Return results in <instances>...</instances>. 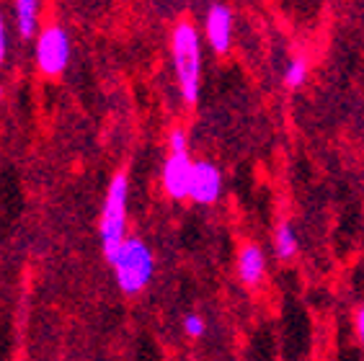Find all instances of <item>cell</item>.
Wrapping results in <instances>:
<instances>
[{
	"label": "cell",
	"mask_w": 364,
	"mask_h": 361,
	"mask_svg": "<svg viewBox=\"0 0 364 361\" xmlns=\"http://www.w3.org/2000/svg\"><path fill=\"white\" fill-rule=\"evenodd\" d=\"M36 11H39V0H16V18H18V31L23 39L34 36Z\"/></svg>",
	"instance_id": "10"
},
{
	"label": "cell",
	"mask_w": 364,
	"mask_h": 361,
	"mask_svg": "<svg viewBox=\"0 0 364 361\" xmlns=\"http://www.w3.org/2000/svg\"><path fill=\"white\" fill-rule=\"evenodd\" d=\"M127 207H129V178H127V173H117L106 188L101 222H98L101 250H104V258L109 264L117 258L122 243L127 240Z\"/></svg>",
	"instance_id": "1"
},
{
	"label": "cell",
	"mask_w": 364,
	"mask_h": 361,
	"mask_svg": "<svg viewBox=\"0 0 364 361\" xmlns=\"http://www.w3.org/2000/svg\"><path fill=\"white\" fill-rule=\"evenodd\" d=\"M238 279L245 286H259L267 279V256L261 245L245 243L238 253Z\"/></svg>",
	"instance_id": "8"
},
{
	"label": "cell",
	"mask_w": 364,
	"mask_h": 361,
	"mask_svg": "<svg viewBox=\"0 0 364 361\" xmlns=\"http://www.w3.org/2000/svg\"><path fill=\"white\" fill-rule=\"evenodd\" d=\"M114 276H117V286L119 292H124L127 297L140 294L155 274V256L150 245L140 237H127L122 243L119 253L112 261Z\"/></svg>",
	"instance_id": "2"
},
{
	"label": "cell",
	"mask_w": 364,
	"mask_h": 361,
	"mask_svg": "<svg viewBox=\"0 0 364 361\" xmlns=\"http://www.w3.org/2000/svg\"><path fill=\"white\" fill-rule=\"evenodd\" d=\"M297 232L289 222H282L274 232V250H277V258L279 261H289L297 253Z\"/></svg>",
	"instance_id": "9"
},
{
	"label": "cell",
	"mask_w": 364,
	"mask_h": 361,
	"mask_svg": "<svg viewBox=\"0 0 364 361\" xmlns=\"http://www.w3.org/2000/svg\"><path fill=\"white\" fill-rule=\"evenodd\" d=\"M223 194V173L220 168L210 160H199L194 163V173H191V188L189 199L196 204H215Z\"/></svg>",
	"instance_id": "6"
},
{
	"label": "cell",
	"mask_w": 364,
	"mask_h": 361,
	"mask_svg": "<svg viewBox=\"0 0 364 361\" xmlns=\"http://www.w3.org/2000/svg\"><path fill=\"white\" fill-rule=\"evenodd\" d=\"M173 63L183 101L196 104L202 63H199V31L194 28V23L181 21L173 28Z\"/></svg>",
	"instance_id": "3"
},
{
	"label": "cell",
	"mask_w": 364,
	"mask_h": 361,
	"mask_svg": "<svg viewBox=\"0 0 364 361\" xmlns=\"http://www.w3.org/2000/svg\"><path fill=\"white\" fill-rule=\"evenodd\" d=\"M305 77H308V63H305V57H294L292 63L287 65L284 70V85L287 88H300L305 83Z\"/></svg>",
	"instance_id": "11"
},
{
	"label": "cell",
	"mask_w": 364,
	"mask_h": 361,
	"mask_svg": "<svg viewBox=\"0 0 364 361\" xmlns=\"http://www.w3.org/2000/svg\"><path fill=\"white\" fill-rule=\"evenodd\" d=\"M0 98H3V88H0Z\"/></svg>",
	"instance_id": "16"
},
{
	"label": "cell",
	"mask_w": 364,
	"mask_h": 361,
	"mask_svg": "<svg viewBox=\"0 0 364 361\" xmlns=\"http://www.w3.org/2000/svg\"><path fill=\"white\" fill-rule=\"evenodd\" d=\"M354 328H357V335L359 340L364 343V305L357 310V315H354Z\"/></svg>",
	"instance_id": "14"
},
{
	"label": "cell",
	"mask_w": 364,
	"mask_h": 361,
	"mask_svg": "<svg viewBox=\"0 0 364 361\" xmlns=\"http://www.w3.org/2000/svg\"><path fill=\"white\" fill-rule=\"evenodd\" d=\"M6 49H8V39H6V23H3V16H0V65L6 60Z\"/></svg>",
	"instance_id": "15"
},
{
	"label": "cell",
	"mask_w": 364,
	"mask_h": 361,
	"mask_svg": "<svg viewBox=\"0 0 364 361\" xmlns=\"http://www.w3.org/2000/svg\"><path fill=\"white\" fill-rule=\"evenodd\" d=\"M191 173H194V160L189 153H171L163 163V188L171 199H189Z\"/></svg>",
	"instance_id": "5"
},
{
	"label": "cell",
	"mask_w": 364,
	"mask_h": 361,
	"mask_svg": "<svg viewBox=\"0 0 364 361\" xmlns=\"http://www.w3.org/2000/svg\"><path fill=\"white\" fill-rule=\"evenodd\" d=\"M168 150H171V153H189V145H186V132H183V129H173V132H171Z\"/></svg>",
	"instance_id": "13"
},
{
	"label": "cell",
	"mask_w": 364,
	"mask_h": 361,
	"mask_svg": "<svg viewBox=\"0 0 364 361\" xmlns=\"http://www.w3.org/2000/svg\"><path fill=\"white\" fill-rule=\"evenodd\" d=\"M230 36H232V14L228 6H212L207 11V42L210 47L225 55L230 49Z\"/></svg>",
	"instance_id": "7"
},
{
	"label": "cell",
	"mask_w": 364,
	"mask_h": 361,
	"mask_svg": "<svg viewBox=\"0 0 364 361\" xmlns=\"http://www.w3.org/2000/svg\"><path fill=\"white\" fill-rule=\"evenodd\" d=\"M70 63V36L60 26L44 28L36 39V68L47 77L63 75Z\"/></svg>",
	"instance_id": "4"
},
{
	"label": "cell",
	"mask_w": 364,
	"mask_h": 361,
	"mask_svg": "<svg viewBox=\"0 0 364 361\" xmlns=\"http://www.w3.org/2000/svg\"><path fill=\"white\" fill-rule=\"evenodd\" d=\"M181 328L189 338H202V335L207 333V320H204L199 313H189V315H183Z\"/></svg>",
	"instance_id": "12"
}]
</instances>
